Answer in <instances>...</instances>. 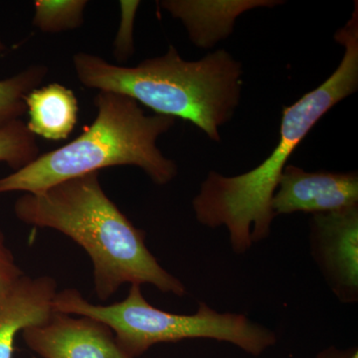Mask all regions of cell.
I'll return each mask as SVG.
<instances>
[{"instance_id":"30bf717a","label":"cell","mask_w":358,"mask_h":358,"mask_svg":"<svg viewBox=\"0 0 358 358\" xmlns=\"http://www.w3.org/2000/svg\"><path fill=\"white\" fill-rule=\"evenodd\" d=\"M282 1L244 0V1H189L166 0L160 6L185 25L190 39L196 46L209 48L233 31L238 15L256 7H274Z\"/></svg>"},{"instance_id":"5b68a950","label":"cell","mask_w":358,"mask_h":358,"mask_svg":"<svg viewBox=\"0 0 358 358\" xmlns=\"http://www.w3.org/2000/svg\"><path fill=\"white\" fill-rule=\"evenodd\" d=\"M141 286L131 285L124 301L112 305H94L76 289L57 292L55 312L88 317L103 322L114 334L117 345L133 358L140 357L157 343L185 339H214L237 346L252 357H260L277 343L273 329L242 313H219L199 301L192 315L166 312L150 305Z\"/></svg>"},{"instance_id":"2e32d148","label":"cell","mask_w":358,"mask_h":358,"mask_svg":"<svg viewBox=\"0 0 358 358\" xmlns=\"http://www.w3.org/2000/svg\"><path fill=\"white\" fill-rule=\"evenodd\" d=\"M21 268L15 262L13 252L7 247L4 233L0 229V300L23 277Z\"/></svg>"},{"instance_id":"ba28073f","label":"cell","mask_w":358,"mask_h":358,"mask_svg":"<svg viewBox=\"0 0 358 358\" xmlns=\"http://www.w3.org/2000/svg\"><path fill=\"white\" fill-rule=\"evenodd\" d=\"M358 205L357 173H308L288 164L272 199L275 217L296 212L329 213Z\"/></svg>"},{"instance_id":"8992f818","label":"cell","mask_w":358,"mask_h":358,"mask_svg":"<svg viewBox=\"0 0 358 358\" xmlns=\"http://www.w3.org/2000/svg\"><path fill=\"white\" fill-rule=\"evenodd\" d=\"M310 255L339 303L358 301V205L313 214L310 221Z\"/></svg>"},{"instance_id":"3957f363","label":"cell","mask_w":358,"mask_h":358,"mask_svg":"<svg viewBox=\"0 0 358 358\" xmlns=\"http://www.w3.org/2000/svg\"><path fill=\"white\" fill-rule=\"evenodd\" d=\"M73 65L87 88L127 96L155 114L192 122L217 143L219 129L234 115L241 96V63L222 49L186 61L171 45L164 55L134 67L79 52Z\"/></svg>"},{"instance_id":"ac0fdd59","label":"cell","mask_w":358,"mask_h":358,"mask_svg":"<svg viewBox=\"0 0 358 358\" xmlns=\"http://www.w3.org/2000/svg\"><path fill=\"white\" fill-rule=\"evenodd\" d=\"M6 50V45H4L3 42H2L1 38H0V56L4 53Z\"/></svg>"},{"instance_id":"8fae6325","label":"cell","mask_w":358,"mask_h":358,"mask_svg":"<svg viewBox=\"0 0 358 358\" xmlns=\"http://www.w3.org/2000/svg\"><path fill=\"white\" fill-rule=\"evenodd\" d=\"M25 105L29 115L26 126L35 136L64 141L76 127L79 105L74 92L64 85L52 83L33 90Z\"/></svg>"},{"instance_id":"7c38bea8","label":"cell","mask_w":358,"mask_h":358,"mask_svg":"<svg viewBox=\"0 0 358 358\" xmlns=\"http://www.w3.org/2000/svg\"><path fill=\"white\" fill-rule=\"evenodd\" d=\"M48 68L33 65L18 74L0 80V129L21 120L26 114L25 99L44 81Z\"/></svg>"},{"instance_id":"277c9868","label":"cell","mask_w":358,"mask_h":358,"mask_svg":"<svg viewBox=\"0 0 358 358\" xmlns=\"http://www.w3.org/2000/svg\"><path fill=\"white\" fill-rule=\"evenodd\" d=\"M95 106V120L84 133L0 178V194L43 192L62 181L110 166L140 167L157 185L173 180L178 166L162 155L157 141L176 119L147 115L133 99L110 92H99Z\"/></svg>"},{"instance_id":"6da1fadb","label":"cell","mask_w":358,"mask_h":358,"mask_svg":"<svg viewBox=\"0 0 358 358\" xmlns=\"http://www.w3.org/2000/svg\"><path fill=\"white\" fill-rule=\"evenodd\" d=\"M334 39L345 55L331 76L317 89L282 110L280 141L267 159L248 173L224 176L209 171L192 201L195 217L211 229L225 227L237 255L267 239L275 218L272 210L282 171L294 150L334 106L358 89V3Z\"/></svg>"},{"instance_id":"9c48e42d","label":"cell","mask_w":358,"mask_h":358,"mask_svg":"<svg viewBox=\"0 0 358 358\" xmlns=\"http://www.w3.org/2000/svg\"><path fill=\"white\" fill-rule=\"evenodd\" d=\"M57 282L49 275H23L0 300V358H13L16 336L43 324L54 313Z\"/></svg>"},{"instance_id":"4fadbf2b","label":"cell","mask_w":358,"mask_h":358,"mask_svg":"<svg viewBox=\"0 0 358 358\" xmlns=\"http://www.w3.org/2000/svg\"><path fill=\"white\" fill-rule=\"evenodd\" d=\"M87 4L86 0H37L33 25L44 33L77 29L83 24Z\"/></svg>"},{"instance_id":"52a82bcc","label":"cell","mask_w":358,"mask_h":358,"mask_svg":"<svg viewBox=\"0 0 358 358\" xmlns=\"http://www.w3.org/2000/svg\"><path fill=\"white\" fill-rule=\"evenodd\" d=\"M21 333L41 358H133L117 345L109 327L92 317L54 310L43 324Z\"/></svg>"},{"instance_id":"7a4b0ae2","label":"cell","mask_w":358,"mask_h":358,"mask_svg":"<svg viewBox=\"0 0 358 358\" xmlns=\"http://www.w3.org/2000/svg\"><path fill=\"white\" fill-rule=\"evenodd\" d=\"M20 221L71 238L93 263L96 296L109 300L122 285H152L164 294L183 296L185 284L167 272L136 227L103 192L100 173L77 176L40 193L16 200Z\"/></svg>"},{"instance_id":"9a60e30c","label":"cell","mask_w":358,"mask_h":358,"mask_svg":"<svg viewBox=\"0 0 358 358\" xmlns=\"http://www.w3.org/2000/svg\"><path fill=\"white\" fill-rule=\"evenodd\" d=\"M140 1H121V21L119 31L114 41L115 56L120 61H126L134 53L133 30L134 16Z\"/></svg>"},{"instance_id":"d6986e66","label":"cell","mask_w":358,"mask_h":358,"mask_svg":"<svg viewBox=\"0 0 358 358\" xmlns=\"http://www.w3.org/2000/svg\"><path fill=\"white\" fill-rule=\"evenodd\" d=\"M352 358H358V350H355V353H353Z\"/></svg>"},{"instance_id":"5bb4252c","label":"cell","mask_w":358,"mask_h":358,"mask_svg":"<svg viewBox=\"0 0 358 358\" xmlns=\"http://www.w3.org/2000/svg\"><path fill=\"white\" fill-rule=\"evenodd\" d=\"M39 155L36 136L30 133L24 122L18 120L0 129V162H6L15 171L31 164Z\"/></svg>"},{"instance_id":"e0dca14e","label":"cell","mask_w":358,"mask_h":358,"mask_svg":"<svg viewBox=\"0 0 358 358\" xmlns=\"http://www.w3.org/2000/svg\"><path fill=\"white\" fill-rule=\"evenodd\" d=\"M357 350V346L348 348H339L331 345L320 350L313 358H352L353 353Z\"/></svg>"}]
</instances>
